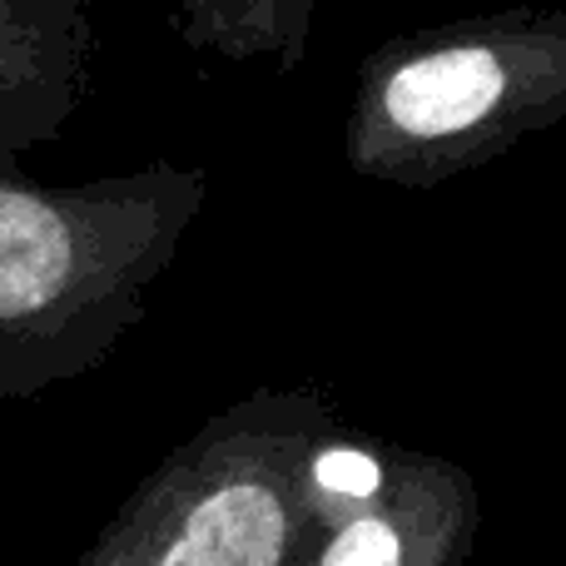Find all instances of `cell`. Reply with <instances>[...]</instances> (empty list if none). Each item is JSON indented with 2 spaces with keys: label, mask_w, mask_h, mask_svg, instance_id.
<instances>
[{
  "label": "cell",
  "mask_w": 566,
  "mask_h": 566,
  "mask_svg": "<svg viewBox=\"0 0 566 566\" xmlns=\"http://www.w3.org/2000/svg\"><path fill=\"white\" fill-rule=\"evenodd\" d=\"M205 199V169L169 159L80 189L0 169V392L30 398L105 363Z\"/></svg>",
  "instance_id": "cell-1"
},
{
  "label": "cell",
  "mask_w": 566,
  "mask_h": 566,
  "mask_svg": "<svg viewBox=\"0 0 566 566\" xmlns=\"http://www.w3.org/2000/svg\"><path fill=\"white\" fill-rule=\"evenodd\" d=\"M333 428L318 392H249L179 442L75 566H293Z\"/></svg>",
  "instance_id": "cell-3"
},
{
  "label": "cell",
  "mask_w": 566,
  "mask_h": 566,
  "mask_svg": "<svg viewBox=\"0 0 566 566\" xmlns=\"http://www.w3.org/2000/svg\"><path fill=\"white\" fill-rule=\"evenodd\" d=\"M562 119L566 6L452 20L392 35L363 60L343 165L422 195Z\"/></svg>",
  "instance_id": "cell-2"
},
{
  "label": "cell",
  "mask_w": 566,
  "mask_h": 566,
  "mask_svg": "<svg viewBox=\"0 0 566 566\" xmlns=\"http://www.w3.org/2000/svg\"><path fill=\"white\" fill-rule=\"evenodd\" d=\"M85 0H0V169L55 139L90 85Z\"/></svg>",
  "instance_id": "cell-5"
},
{
  "label": "cell",
  "mask_w": 566,
  "mask_h": 566,
  "mask_svg": "<svg viewBox=\"0 0 566 566\" xmlns=\"http://www.w3.org/2000/svg\"><path fill=\"white\" fill-rule=\"evenodd\" d=\"M472 542L478 488L468 468L333 428L293 566H468Z\"/></svg>",
  "instance_id": "cell-4"
},
{
  "label": "cell",
  "mask_w": 566,
  "mask_h": 566,
  "mask_svg": "<svg viewBox=\"0 0 566 566\" xmlns=\"http://www.w3.org/2000/svg\"><path fill=\"white\" fill-rule=\"evenodd\" d=\"M169 25L199 55L269 60L279 75H293L308 55L313 0H159Z\"/></svg>",
  "instance_id": "cell-6"
}]
</instances>
